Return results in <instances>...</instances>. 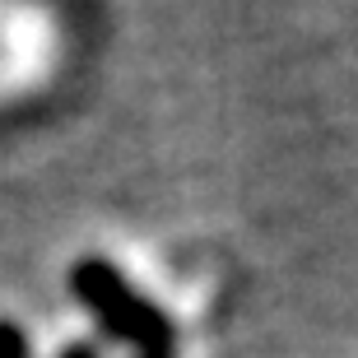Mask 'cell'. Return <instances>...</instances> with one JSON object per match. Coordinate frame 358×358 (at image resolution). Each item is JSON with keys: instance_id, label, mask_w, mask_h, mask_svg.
<instances>
[{"instance_id": "6da1fadb", "label": "cell", "mask_w": 358, "mask_h": 358, "mask_svg": "<svg viewBox=\"0 0 358 358\" xmlns=\"http://www.w3.org/2000/svg\"><path fill=\"white\" fill-rule=\"evenodd\" d=\"M0 358H28L24 335H19V326H10V321H0Z\"/></svg>"}]
</instances>
